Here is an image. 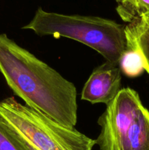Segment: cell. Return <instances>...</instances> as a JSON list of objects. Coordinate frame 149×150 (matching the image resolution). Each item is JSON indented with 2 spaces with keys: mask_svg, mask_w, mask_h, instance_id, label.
Masks as SVG:
<instances>
[{
  "mask_svg": "<svg viewBox=\"0 0 149 150\" xmlns=\"http://www.w3.org/2000/svg\"><path fill=\"white\" fill-rule=\"evenodd\" d=\"M118 67L123 74L129 78L137 77L145 71L140 55L127 48L120 58Z\"/></svg>",
  "mask_w": 149,
  "mask_h": 150,
  "instance_id": "cell-8",
  "label": "cell"
},
{
  "mask_svg": "<svg viewBox=\"0 0 149 150\" xmlns=\"http://www.w3.org/2000/svg\"><path fill=\"white\" fill-rule=\"evenodd\" d=\"M125 26L97 16L60 14L39 7L22 29L32 30L39 36L74 40L97 51L107 62L118 64L127 50Z\"/></svg>",
  "mask_w": 149,
  "mask_h": 150,
  "instance_id": "cell-2",
  "label": "cell"
},
{
  "mask_svg": "<svg viewBox=\"0 0 149 150\" xmlns=\"http://www.w3.org/2000/svg\"><path fill=\"white\" fill-rule=\"evenodd\" d=\"M101 150H149V111L138 93L122 88L98 120Z\"/></svg>",
  "mask_w": 149,
  "mask_h": 150,
  "instance_id": "cell-4",
  "label": "cell"
},
{
  "mask_svg": "<svg viewBox=\"0 0 149 150\" xmlns=\"http://www.w3.org/2000/svg\"><path fill=\"white\" fill-rule=\"evenodd\" d=\"M117 13L123 21L131 23L136 18L149 15V0H115Z\"/></svg>",
  "mask_w": 149,
  "mask_h": 150,
  "instance_id": "cell-7",
  "label": "cell"
},
{
  "mask_svg": "<svg viewBox=\"0 0 149 150\" xmlns=\"http://www.w3.org/2000/svg\"><path fill=\"white\" fill-rule=\"evenodd\" d=\"M0 73L25 105L66 127H75L77 103L74 83L6 34H0Z\"/></svg>",
  "mask_w": 149,
  "mask_h": 150,
  "instance_id": "cell-1",
  "label": "cell"
},
{
  "mask_svg": "<svg viewBox=\"0 0 149 150\" xmlns=\"http://www.w3.org/2000/svg\"><path fill=\"white\" fill-rule=\"evenodd\" d=\"M121 71L118 64L107 62L94 69L85 83L81 99L92 104L108 105L121 88Z\"/></svg>",
  "mask_w": 149,
  "mask_h": 150,
  "instance_id": "cell-5",
  "label": "cell"
},
{
  "mask_svg": "<svg viewBox=\"0 0 149 150\" xmlns=\"http://www.w3.org/2000/svg\"><path fill=\"white\" fill-rule=\"evenodd\" d=\"M127 48L140 55L145 70L149 74V15L134 19L125 26Z\"/></svg>",
  "mask_w": 149,
  "mask_h": 150,
  "instance_id": "cell-6",
  "label": "cell"
},
{
  "mask_svg": "<svg viewBox=\"0 0 149 150\" xmlns=\"http://www.w3.org/2000/svg\"><path fill=\"white\" fill-rule=\"evenodd\" d=\"M0 116L32 150H92L96 140L68 127L14 97L0 101Z\"/></svg>",
  "mask_w": 149,
  "mask_h": 150,
  "instance_id": "cell-3",
  "label": "cell"
},
{
  "mask_svg": "<svg viewBox=\"0 0 149 150\" xmlns=\"http://www.w3.org/2000/svg\"><path fill=\"white\" fill-rule=\"evenodd\" d=\"M0 150H32L0 116Z\"/></svg>",
  "mask_w": 149,
  "mask_h": 150,
  "instance_id": "cell-9",
  "label": "cell"
}]
</instances>
